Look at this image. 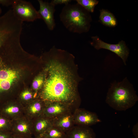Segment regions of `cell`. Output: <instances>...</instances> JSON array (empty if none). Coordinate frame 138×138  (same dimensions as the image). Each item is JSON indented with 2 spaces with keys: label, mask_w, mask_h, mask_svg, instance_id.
I'll list each match as a JSON object with an SVG mask.
<instances>
[{
  "label": "cell",
  "mask_w": 138,
  "mask_h": 138,
  "mask_svg": "<svg viewBox=\"0 0 138 138\" xmlns=\"http://www.w3.org/2000/svg\"><path fill=\"white\" fill-rule=\"evenodd\" d=\"M67 53L54 47L48 53L51 59L40 96L46 102H60L75 110L79 108L81 99L74 75L63 63Z\"/></svg>",
  "instance_id": "cell-1"
},
{
  "label": "cell",
  "mask_w": 138,
  "mask_h": 138,
  "mask_svg": "<svg viewBox=\"0 0 138 138\" xmlns=\"http://www.w3.org/2000/svg\"><path fill=\"white\" fill-rule=\"evenodd\" d=\"M138 97L133 85L126 77L120 82L111 84L107 92L106 102L118 111H125L133 107Z\"/></svg>",
  "instance_id": "cell-2"
},
{
  "label": "cell",
  "mask_w": 138,
  "mask_h": 138,
  "mask_svg": "<svg viewBox=\"0 0 138 138\" xmlns=\"http://www.w3.org/2000/svg\"><path fill=\"white\" fill-rule=\"evenodd\" d=\"M60 17L64 26L71 32L81 33L89 30L91 21L89 12L77 3L65 5Z\"/></svg>",
  "instance_id": "cell-3"
},
{
  "label": "cell",
  "mask_w": 138,
  "mask_h": 138,
  "mask_svg": "<svg viewBox=\"0 0 138 138\" xmlns=\"http://www.w3.org/2000/svg\"><path fill=\"white\" fill-rule=\"evenodd\" d=\"M12 6L15 16L22 22H33L41 17L30 2L22 0H14Z\"/></svg>",
  "instance_id": "cell-4"
},
{
  "label": "cell",
  "mask_w": 138,
  "mask_h": 138,
  "mask_svg": "<svg viewBox=\"0 0 138 138\" xmlns=\"http://www.w3.org/2000/svg\"><path fill=\"white\" fill-rule=\"evenodd\" d=\"M91 38V44L95 49L97 50L103 49L114 52L121 59L125 65H126L129 51L124 41L121 40L117 44H113L103 42L97 36H93Z\"/></svg>",
  "instance_id": "cell-5"
},
{
  "label": "cell",
  "mask_w": 138,
  "mask_h": 138,
  "mask_svg": "<svg viewBox=\"0 0 138 138\" xmlns=\"http://www.w3.org/2000/svg\"><path fill=\"white\" fill-rule=\"evenodd\" d=\"M75 125L89 126L101 122L96 113L79 108L73 112Z\"/></svg>",
  "instance_id": "cell-6"
},
{
  "label": "cell",
  "mask_w": 138,
  "mask_h": 138,
  "mask_svg": "<svg viewBox=\"0 0 138 138\" xmlns=\"http://www.w3.org/2000/svg\"><path fill=\"white\" fill-rule=\"evenodd\" d=\"M38 1L40 6L38 12L41 19L43 20L48 29L53 30L55 26L54 18L55 5L51 2L49 3L41 0H38Z\"/></svg>",
  "instance_id": "cell-7"
},
{
  "label": "cell",
  "mask_w": 138,
  "mask_h": 138,
  "mask_svg": "<svg viewBox=\"0 0 138 138\" xmlns=\"http://www.w3.org/2000/svg\"><path fill=\"white\" fill-rule=\"evenodd\" d=\"M43 110L46 117L53 119L65 113L74 110L71 107L64 103L57 102H47Z\"/></svg>",
  "instance_id": "cell-8"
},
{
  "label": "cell",
  "mask_w": 138,
  "mask_h": 138,
  "mask_svg": "<svg viewBox=\"0 0 138 138\" xmlns=\"http://www.w3.org/2000/svg\"><path fill=\"white\" fill-rule=\"evenodd\" d=\"M73 112H67L52 119L53 125L66 133L75 125Z\"/></svg>",
  "instance_id": "cell-9"
},
{
  "label": "cell",
  "mask_w": 138,
  "mask_h": 138,
  "mask_svg": "<svg viewBox=\"0 0 138 138\" xmlns=\"http://www.w3.org/2000/svg\"><path fill=\"white\" fill-rule=\"evenodd\" d=\"M96 136L90 127L75 125L66 133L65 138H96Z\"/></svg>",
  "instance_id": "cell-10"
},
{
  "label": "cell",
  "mask_w": 138,
  "mask_h": 138,
  "mask_svg": "<svg viewBox=\"0 0 138 138\" xmlns=\"http://www.w3.org/2000/svg\"><path fill=\"white\" fill-rule=\"evenodd\" d=\"M53 125L52 119L45 117L39 119L37 122L35 130L37 138L41 136L50 127Z\"/></svg>",
  "instance_id": "cell-11"
},
{
  "label": "cell",
  "mask_w": 138,
  "mask_h": 138,
  "mask_svg": "<svg viewBox=\"0 0 138 138\" xmlns=\"http://www.w3.org/2000/svg\"><path fill=\"white\" fill-rule=\"evenodd\" d=\"M100 12L99 19L103 24L106 26L111 27L116 26L117 21L112 14L104 9L100 10Z\"/></svg>",
  "instance_id": "cell-12"
},
{
  "label": "cell",
  "mask_w": 138,
  "mask_h": 138,
  "mask_svg": "<svg viewBox=\"0 0 138 138\" xmlns=\"http://www.w3.org/2000/svg\"><path fill=\"white\" fill-rule=\"evenodd\" d=\"M66 133L53 125L40 138H65Z\"/></svg>",
  "instance_id": "cell-13"
},
{
  "label": "cell",
  "mask_w": 138,
  "mask_h": 138,
  "mask_svg": "<svg viewBox=\"0 0 138 138\" xmlns=\"http://www.w3.org/2000/svg\"><path fill=\"white\" fill-rule=\"evenodd\" d=\"M18 76L17 72L12 70H0V80L16 79Z\"/></svg>",
  "instance_id": "cell-14"
},
{
  "label": "cell",
  "mask_w": 138,
  "mask_h": 138,
  "mask_svg": "<svg viewBox=\"0 0 138 138\" xmlns=\"http://www.w3.org/2000/svg\"><path fill=\"white\" fill-rule=\"evenodd\" d=\"M78 3L88 12L94 11L95 6L98 4V1L96 0H76Z\"/></svg>",
  "instance_id": "cell-15"
},
{
  "label": "cell",
  "mask_w": 138,
  "mask_h": 138,
  "mask_svg": "<svg viewBox=\"0 0 138 138\" xmlns=\"http://www.w3.org/2000/svg\"><path fill=\"white\" fill-rule=\"evenodd\" d=\"M45 81L44 77L42 74H40L34 79L32 83V87L36 91L41 88L43 85Z\"/></svg>",
  "instance_id": "cell-16"
},
{
  "label": "cell",
  "mask_w": 138,
  "mask_h": 138,
  "mask_svg": "<svg viewBox=\"0 0 138 138\" xmlns=\"http://www.w3.org/2000/svg\"><path fill=\"white\" fill-rule=\"evenodd\" d=\"M16 80V79H10L0 80V91L9 89Z\"/></svg>",
  "instance_id": "cell-17"
},
{
  "label": "cell",
  "mask_w": 138,
  "mask_h": 138,
  "mask_svg": "<svg viewBox=\"0 0 138 138\" xmlns=\"http://www.w3.org/2000/svg\"><path fill=\"white\" fill-rule=\"evenodd\" d=\"M43 104L39 101H37L34 103L30 108V110L33 114H38L41 113L43 110Z\"/></svg>",
  "instance_id": "cell-18"
},
{
  "label": "cell",
  "mask_w": 138,
  "mask_h": 138,
  "mask_svg": "<svg viewBox=\"0 0 138 138\" xmlns=\"http://www.w3.org/2000/svg\"><path fill=\"white\" fill-rule=\"evenodd\" d=\"M17 131L21 134H26L28 132L27 125L25 123L19 124L17 127Z\"/></svg>",
  "instance_id": "cell-19"
},
{
  "label": "cell",
  "mask_w": 138,
  "mask_h": 138,
  "mask_svg": "<svg viewBox=\"0 0 138 138\" xmlns=\"http://www.w3.org/2000/svg\"><path fill=\"white\" fill-rule=\"evenodd\" d=\"M6 112L9 114L15 113L19 111V108L16 106H12L6 108L5 109Z\"/></svg>",
  "instance_id": "cell-20"
},
{
  "label": "cell",
  "mask_w": 138,
  "mask_h": 138,
  "mask_svg": "<svg viewBox=\"0 0 138 138\" xmlns=\"http://www.w3.org/2000/svg\"><path fill=\"white\" fill-rule=\"evenodd\" d=\"M21 96L23 99L28 100L32 98V95L29 91L28 90H26L22 93Z\"/></svg>",
  "instance_id": "cell-21"
},
{
  "label": "cell",
  "mask_w": 138,
  "mask_h": 138,
  "mask_svg": "<svg viewBox=\"0 0 138 138\" xmlns=\"http://www.w3.org/2000/svg\"><path fill=\"white\" fill-rule=\"evenodd\" d=\"M71 1V0H53L51 2L55 5L59 4H65L66 5L69 4Z\"/></svg>",
  "instance_id": "cell-22"
},
{
  "label": "cell",
  "mask_w": 138,
  "mask_h": 138,
  "mask_svg": "<svg viewBox=\"0 0 138 138\" xmlns=\"http://www.w3.org/2000/svg\"><path fill=\"white\" fill-rule=\"evenodd\" d=\"M14 0H0V5L8 6L12 5Z\"/></svg>",
  "instance_id": "cell-23"
},
{
  "label": "cell",
  "mask_w": 138,
  "mask_h": 138,
  "mask_svg": "<svg viewBox=\"0 0 138 138\" xmlns=\"http://www.w3.org/2000/svg\"><path fill=\"white\" fill-rule=\"evenodd\" d=\"M132 131L135 137L138 138V123H137L133 127Z\"/></svg>",
  "instance_id": "cell-24"
},
{
  "label": "cell",
  "mask_w": 138,
  "mask_h": 138,
  "mask_svg": "<svg viewBox=\"0 0 138 138\" xmlns=\"http://www.w3.org/2000/svg\"><path fill=\"white\" fill-rule=\"evenodd\" d=\"M6 120L4 118H0V129L3 128L6 124Z\"/></svg>",
  "instance_id": "cell-25"
},
{
  "label": "cell",
  "mask_w": 138,
  "mask_h": 138,
  "mask_svg": "<svg viewBox=\"0 0 138 138\" xmlns=\"http://www.w3.org/2000/svg\"><path fill=\"white\" fill-rule=\"evenodd\" d=\"M0 138H9V136L6 134L0 133Z\"/></svg>",
  "instance_id": "cell-26"
},
{
  "label": "cell",
  "mask_w": 138,
  "mask_h": 138,
  "mask_svg": "<svg viewBox=\"0 0 138 138\" xmlns=\"http://www.w3.org/2000/svg\"><path fill=\"white\" fill-rule=\"evenodd\" d=\"M2 13V10L0 7V15H1Z\"/></svg>",
  "instance_id": "cell-27"
},
{
  "label": "cell",
  "mask_w": 138,
  "mask_h": 138,
  "mask_svg": "<svg viewBox=\"0 0 138 138\" xmlns=\"http://www.w3.org/2000/svg\"><path fill=\"white\" fill-rule=\"evenodd\" d=\"M21 138L17 137H16V138Z\"/></svg>",
  "instance_id": "cell-28"
},
{
  "label": "cell",
  "mask_w": 138,
  "mask_h": 138,
  "mask_svg": "<svg viewBox=\"0 0 138 138\" xmlns=\"http://www.w3.org/2000/svg\"><path fill=\"white\" fill-rule=\"evenodd\" d=\"M134 138H135V137H134Z\"/></svg>",
  "instance_id": "cell-29"
}]
</instances>
